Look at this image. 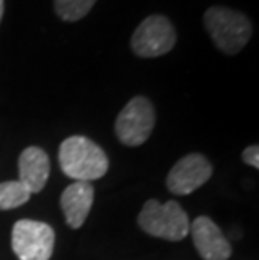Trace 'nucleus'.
Returning <instances> with one entry per match:
<instances>
[{
  "label": "nucleus",
  "mask_w": 259,
  "mask_h": 260,
  "mask_svg": "<svg viewBox=\"0 0 259 260\" xmlns=\"http://www.w3.org/2000/svg\"><path fill=\"white\" fill-rule=\"evenodd\" d=\"M31 191L19 180L0 183V210H14L29 202Z\"/></svg>",
  "instance_id": "obj_11"
},
{
  "label": "nucleus",
  "mask_w": 259,
  "mask_h": 260,
  "mask_svg": "<svg viewBox=\"0 0 259 260\" xmlns=\"http://www.w3.org/2000/svg\"><path fill=\"white\" fill-rule=\"evenodd\" d=\"M95 4L96 0H54V9L61 20L76 22L86 17Z\"/></svg>",
  "instance_id": "obj_12"
},
{
  "label": "nucleus",
  "mask_w": 259,
  "mask_h": 260,
  "mask_svg": "<svg viewBox=\"0 0 259 260\" xmlns=\"http://www.w3.org/2000/svg\"><path fill=\"white\" fill-rule=\"evenodd\" d=\"M177 42L175 29L165 15H150L131 36V49L138 57H158L170 52Z\"/></svg>",
  "instance_id": "obj_6"
},
{
  "label": "nucleus",
  "mask_w": 259,
  "mask_h": 260,
  "mask_svg": "<svg viewBox=\"0 0 259 260\" xmlns=\"http://www.w3.org/2000/svg\"><path fill=\"white\" fill-rule=\"evenodd\" d=\"M192 240L195 250L204 260H227L233 255V247L222 230L209 217H197L190 223Z\"/></svg>",
  "instance_id": "obj_8"
},
{
  "label": "nucleus",
  "mask_w": 259,
  "mask_h": 260,
  "mask_svg": "<svg viewBox=\"0 0 259 260\" xmlns=\"http://www.w3.org/2000/svg\"><path fill=\"white\" fill-rule=\"evenodd\" d=\"M56 234L39 220H19L12 229V248L19 260H49L54 252Z\"/></svg>",
  "instance_id": "obj_5"
},
{
  "label": "nucleus",
  "mask_w": 259,
  "mask_h": 260,
  "mask_svg": "<svg viewBox=\"0 0 259 260\" xmlns=\"http://www.w3.org/2000/svg\"><path fill=\"white\" fill-rule=\"evenodd\" d=\"M59 165L66 176L88 183L103 178L109 168L103 148L84 136H71L61 143Z\"/></svg>",
  "instance_id": "obj_1"
},
{
  "label": "nucleus",
  "mask_w": 259,
  "mask_h": 260,
  "mask_svg": "<svg viewBox=\"0 0 259 260\" xmlns=\"http://www.w3.org/2000/svg\"><path fill=\"white\" fill-rule=\"evenodd\" d=\"M155 128V108L150 99L136 96L121 109L114 123V133L125 146H140Z\"/></svg>",
  "instance_id": "obj_4"
},
{
  "label": "nucleus",
  "mask_w": 259,
  "mask_h": 260,
  "mask_svg": "<svg viewBox=\"0 0 259 260\" xmlns=\"http://www.w3.org/2000/svg\"><path fill=\"white\" fill-rule=\"evenodd\" d=\"M49 173H51V163H49L47 153L42 148L29 146L20 153L19 181L31 191V195L42 191L47 183Z\"/></svg>",
  "instance_id": "obj_10"
},
{
  "label": "nucleus",
  "mask_w": 259,
  "mask_h": 260,
  "mask_svg": "<svg viewBox=\"0 0 259 260\" xmlns=\"http://www.w3.org/2000/svg\"><path fill=\"white\" fill-rule=\"evenodd\" d=\"M4 17V0H0V22H2Z\"/></svg>",
  "instance_id": "obj_14"
},
{
  "label": "nucleus",
  "mask_w": 259,
  "mask_h": 260,
  "mask_svg": "<svg viewBox=\"0 0 259 260\" xmlns=\"http://www.w3.org/2000/svg\"><path fill=\"white\" fill-rule=\"evenodd\" d=\"M212 176L211 161L200 153L180 158L167 175V188L175 195H190L207 183Z\"/></svg>",
  "instance_id": "obj_7"
},
{
  "label": "nucleus",
  "mask_w": 259,
  "mask_h": 260,
  "mask_svg": "<svg viewBox=\"0 0 259 260\" xmlns=\"http://www.w3.org/2000/svg\"><path fill=\"white\" fill-rule=\"evenodd\" d=\"M204 24L219 51L234 56L241 52L252 36V25L244 14L229 7H211L204 14Z\"/></svg>",
  "instance_id": "obj_2"
},
{
  "label": "nucleus",
  "mask_w": 259,
  "mask_h": 260,
  "mask_svg": "<svg viewBox=\"0 0 259 260\" xmlns=\"http://www.w3.org/2000/svg\"><path fill=\"white\" fill-rule=\"evenodd\" d=\"M242 161L246 165H249L252 168H259V148L257 145H252V146H247L242 153Z\"/></svg>",
  "instance_id": "obj_13"
},
{
  "label": "nucleus",
  "mask_w": 259,
  "mask_h": 260,
  "mask_svg": "<svg viewBox=\"0 0 259 260\" xmlns=\"http://www.w3.org/2000/svg\"><path fill=\"white\" fill-rule=\"evenodd\" d=\"M138 225L145 234L168 242L185 239L190 232L187 212L174 200L167 203H158L157 200L145 202L138 215Z\"/></svg>",
  "instance_id": "obj_3"
},
{
  "label": "nucleus",
  "mask_w": 259,
  "mask_h": 260,
  "mask_svg": "<svg viewBox=\"0 0 259 260\" xmlns=\"http://www.w3.org/2000/svg\"><path fill=\"white\" fill-rule=\"evenodd\" d=\"M95 202V188L88 181H74L61 195V210L71 229H81Z\"/></svg>",
  "instance_id": "obj_9"
}]
</instances>
